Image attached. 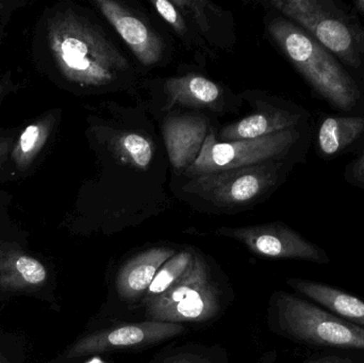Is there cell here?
Segmentation results:
<instances>
[{"instance_id":"obj_1","label":"cell","mask_w":364,"mask_h":363,"mask_svg":"<svg viewBox=\"0 0 364 363\" xmlns=\"http://www.w3.org/2000/svg\"><path fill=\"white\" fill-rule=\"evenodd\" d=\"M47 43L62 76L78 87H112L129 70L127 59L104 31L72 9L48 19Z\"/></svg>"},{"instance_id":"obj_2","label":"cell","mask_w":364,"mask_h":363,"mask_svg":"<svg viewBox=\"0 0 364 363\" xmlns=\"http://www.w3.org/2000/svg\"><path fill=\"white\" fill-rule=\"evenodd\" d=\"M267 33L311 90L343 115L364 113V92L342 64L308 32L282 15L271 16Z\"/></svg>"},{"instance_id":"obj_3","label":"cell","mask_w":364,"mask_h":363,"mask_svg":"<svg viewBox=\"0 0 364 363\" xmlns=\"http://www.w3.org/2000/svg\"><path fill=\"white\" fill-rule=\"evenodd\" d=\"M271 320L276 332L299 345L364 356V328L299 296L282 291L274 293Z\"/></svg>"},{"instance_id":"obj_4","label":"cell","mask_w":364,"mask_h":363,"mask_svg":"<svg viewBox=\"0 0 364 363\" xmlns=\"http://www.w3.org/2000/svg\"><path fill=\"white\" fill-rule=\"evenodd\" d=\"M314 136L309 125L252 140L218 142L208 134L194 163L183 173L186 178L271 161L304 162Z\"/></svg>"},{"instance_id":"obj_5","label":"cell","mask_w":364,"mask_h":363,"mask_svg":"<svg viewBox=\"0 0 364 363\" xmlns=\"http://www.w3.org/2000/svg\"><path fill=\"white\" fill-rule=\"evenodd\" d=\"M296 161H271L186 178L182 187L200 204L216 211L250 208L271 195L286 181Z\"/></svg>"},{"instance_id":"obj_6","label":"cell","mask_w":364,"mask_h":363,"mask_svg":"<svg viewBox=\"0 0 364 363\" xmlns=\"http://www.w3.org/2000/svg\"><path fill=\"white\" fill-rule=\"evenodd\" d=\"M145 307L147 321L181 324L205 322L220 311V293L200 254H195L188 274Z\"/></svg>"},{"instance_id":"obj_7","label":"cell","mask_w":364,"mask_h":363,"mask_svg":"<svg viewBox=\"0 0 364 363\" xmlns=\"http://www.w3.org/2000/svg\"><path fill=\"white\" fill-rule=\"evenodd\" d=\"M216 234L239 241L250 251L262 257L301 260L320 266L331 261L324 249L282 222L246 227H223Z\"/></svg>"},{"instance_id":"obj_8","label":"cell","mask_w":364,"mask_h":363,"mask_svg":"<svg viewBox=\"0 0 364 363\" xmlns=\"http://www.w3.org/2000/svg\"><path fill=\"white\" fill-rule=\"evenodd\" d=\"M184 332L186 328L181 324L155 321L125 324L92 332L79 339L68 350L66 357H85L119 350L149 347L168 339L176 338Z\"/></svg>"},{"instance_id":"obj_9","label":"cell","mask_w":364,"mask_h":363,"mask_svg":"<svg viewBox=\"0 0 364 363\" xmlns=\"http://www.w3.org/2000/svg\"><path fill=\"white\" fill-rule=\"evenodd\" d=\"M311 36L342 64L364 92V25L358 15L340 4L318 23Z\"/></svg>"},{"instance_id":"obj_10","label":"cell","mask_w":364,"mask_h":363,"mask_svg":"<svg viewBox=\"0 0 364 363\" xmlns=\"http://www.w3.org/2000/svg\"><path fill=\"white\" fill-rule=\"evenodd\" d=\"M95 6L143 65H155L161 60L164 40L142 17L114 0H97Z\"/></svg>"},{"instance_id":"obj_11","label":"cell","mask_w":364,"mask_h":363,"mask_svg":"<svg viewBox=\"0 0 364 363\" xmlns=\"http://www.w3.org/2000/svg\"><path fill=\"white\" fill-rule=\"evenodd\" d=\"M310 113L296 104H269L262 111L225 126L218 142L252 140L309 125Z\"/></svg>"},{"instance_id":"obj_12","label":"cell","mask_w":364,"mask_h":363,"mask_svg":"<svg viewBox=\"0 0 364 363\" xmlns=\"http://www.w3.org/2000/svg\"><path fill=\"white\" fill-rule=\"evenodd\" d=\"M314 148L322 160L331 161L364 148V113L322 114L316 125Z\"/></svg>"},{"instance_id":"obj_13","label":"cell","mask_w":364,"mask_h":363,"mask_svg":"<svg viewBox=\"0 0 364 363\" xmlns=\"http://www.w3.org/2000/svg\"><path fill=\"white\" fill-rule=\"evenodd\" d=\"M46 266L16 243L0 241V289L34 293L48 283Z\"/></svg>"},{"instance_id":"obj_14","label":"cell","mask_w":364,"mask_h":363,"mask_svg":"<svg viewBox=\"0 0 364 363\" xmlns=\"http://www.w3.org/2000/svg\"><path fill=\"white\" fill-rule=\"evenodd\" d=\"M207 119L181 115L166 119L164 136L171 163L176 170L186 172L198 157L209 129Z\"/></svg>"},{"instance_id":"obj_15","label":"cell","mask_w":364,"mask_h":363,"mask_svg":"<svg viewBox=\"0 0 364 363\" xmlns=\"http://www.w3.org/2000/svg\"><path fill=\"white\" fill-rule=\"evenodd\" d=\"M176 253L170 247H154L130 258L117 272L115 288L119 296L129 303L142 300L158 271Z\"/></svg>"},{"instance_id":"obj_16","label":"cell","mask_w":364,"mask_h":363,"mask_svg":"<svg viewBox=\"0 0 364 363\" xmlns=\"http://www.w3.org/2000/svg\"><path fill=\"white\" fill-rule=\"evenodd\" d=\"M287 283L299 296L340 319L364 328V300L348 292L318 281L289 278Z\"/></svg>"},{"instance_id":"obj_17","label":"cell","mask_w":364,"mask_h":363,"mask_svg":"<svg viewBox=\"0 0 364 363\" xmlns=\"http://www.w3.org/2000/svg\"><path fill=\"white\" fill-rule=\"evenodd\" d=\"M166 94L170 104L213 108L222 98L220 85L201 75H186L166 81Z\"/></svg>"},{"instance_id":"obj_18","label":"cell","mask_w":364,"mask_h":363,"mask_svg":"<svg viewBox=\"0 0 364 363\" xmlns=\"http://www.w3.org/2000/svg\"><path fill=\"white\" fill-rule=\"evenodd\" d=\"M55 121V113H46L29 124L17 136L10 155L17 170L25 172L33 164L50 139Z\"/></svg>"},{"instance_id":"obj_19","label":"cell","mask_w":364,"mask_h":363,"mask_svg":"<svg viewBox=\"0 0 364 363\" xmlns=\"http://www.w3.org/2000/svg\"><path fill=\"white\" fill-rule=\"evenodd\" d=\"M269 4L278 14L312 34L322 19L337 10L340 2L335 0H271Z\"/></svg>"},{"instance_id":"obj_20","label":"cell","mask_w":364,"mask_h":363,"mask_svg":"<svg viewBox=\"0 0 364 363\" xmlns=\"http://www.w3.org/2000/svg\"><path fill=\"white\" fill-rule=\"evenodd\" d=\"M195 254L196 251L193 249L177 251L160 268L151 287L147 290L144 298L141 300L143 306H146L147 304L168 292L188 274L194 261Z\"/></svg>"},{"instance_id":"obj_21","label":"cell","mask_w":364,"mask_h":363,"mask_svg":"<svg viewBox=\"0 0 364 363\" xmlns=\"http://www.w3.org/2000/svg\"><path fill=\"white\" fill-rule=\"evenodd\" d=\"M117 151L136 168H147L154 157V147L144 136L138 134H123L115 143Z\"/></svg>"},{"instance_id":"obj_22","label":"cell","mask_w":364,"mask_h":363,"mask_svg":"<svg viewBox=\"0 0 364 363\" xmlns=\"http://www.w3.org/2000/svg\"><path fill=\"white\" fill-rule=\"evenodd\" d=\"M158 14L164 18L168 25L173 28L179 36H183L188 31L186 19L182 15L181 11L175 6L174 2L168 0H153L151 1Z\"/></svg>"},{"instance_id":"obj_23","label":"cell","mask_w":364,"mask_h":363,"mask_svg":"<svg viewBox=\"0 0 364 363\" xmlns=\"http://www.w3.org/2000/svg\"><path fill=\"white\" fill-rule=\"evenodd\" d=\"M344 180L348 185L364 190V148L344 168Z\"/></svg>"},{"instance_id":"obj_24","label":"cell","mask_w":364,"mask_h":363,"mask_svg":"<svg viewBox=\"0 0 364 363\" xmlns=\"http://www.w3.org/2000/svg\"><path fill=\"white\" fill-rule=\"evenodd\" d=\"M306 363H364V356L350 355V354L327 353L312 358Z\"/></svg>"},{"instance_id":"obj_25","label":"cell","mask_w":364,"mask_h":363,"mask_svg":"<svg viewBox=\"0 0 364 363\" xmlns=\"http://www.w3.org/2000/svg\"><path fill=\"white\" fill-rule=\"evenodd\" d=\"M161 363H210V362L196 354L181 353L170 356Z\"/></svg>"},{"instance_id":"obj_26","label":"cell","mask_w":364,"mask_h":363,"mask_svg":"<svg viewBox=\"0 0 364 363\" xmlns=\"http://www.w3.org/2000/svg\"><path fill=\"white\" fill-rule=\"evenodd\" d=\"M14 138L13 136H0V163L6 160L9 155H11Z\"/></svg>"},{"instance_id":"obj_27","label":"cell","mask_w":364,"mask_h":363,"mask_svg":"<svg viewBox=\"0 0 364 363\" xmlns=\"http://www.w3.org/2000/svg\"><path fill=\"white\" fill-rule=\"evenodd\" d=\"M352 10L354 11L357 15H360L364 21V0H354V1L352 2Z\"/></svg>"},{"instance_id":"obj_28","label":"cell","mask_w":364,"mask_h":363,"mask_svg":"<svg viewBox=\"0 0 364 363\" xmlns=\"http://www.w3.org/2000/svg\"><path fill=\"white\" fill-rule=\"evenodd\" d=\"M6 92H8V87H6V85H4V83H0V100L4 97Z\"/></svg>"},{"instance_id":"obj_29","label":"cell","mask_w":364,"mask_h":363,"mask_svg":"<svg viewBox=\"0 0 364 363\" xmlns=\"http://www.w3.org/2000/svg\"><path fill=\"white\" fill-rule=\"evenodd\" d=\"M0 363H10V362H9L4 356H2L1 354H0Z\"/></svg>"}]
</instances>
